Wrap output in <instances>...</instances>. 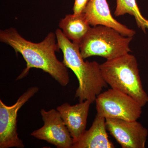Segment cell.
<instances>
[{
    "instance_id": "1",
    "label": "cell",
    "mask_w": 148,
    "mask_h": 148,
    "mask_svg": "<svg viewBox=\"0 0 148 148\" xmlns=\"http://www.w3.org/2000/svg\"><path fill=\"white\" fill-rule=\"evenodd\" d=\"M1 42L10 46L16 53H20L27 63L26 68L16 79L24 78L29 74L30 69H41L47 73L62 86L70 82L68 68L59 61L56 52L60 48L56 42L55 33L50 32L42 41L32 42L23 38L15 28L11 27L0 31Z\"/></svg>"
},
{
    "instance_id": "2",
    "label": "cell",
    "mask_w": 148,
    "mask_h": 148,
    "mask_svg": "<svg viewBox=\"0 0 148 148\" xmlns=\"http://www.w3.org/2000/svg\"><path fill=\"white\" fill-rule=\"evenodd\" d=\"M58 47L63 53V62L76 75L79 86L75 98L79 102L89 101L92 103L108 85L103 79L100 64L96 61H84L81 55L79 45L73 42L65 36L62 30L55 32Z\"/></svg>"
},
{
    "instance_id": "3",
    "label": "cell",
    "mask_w": 148,
    "mask_h": 148,
    "mask_svg": "<svg viewBox=\"0 0 148 148\" xmlns=\"http://www.w3.org/2000/svg\"><path fill=\"white\" fill-rule=\"evenodd\" d=\"M101 75L111 88L133 98L143 107L148 103V95L143 88L135 56L126 53L100 64Z\"/></svg>"
},
{
    "instance_id": "4",
    "label": "cell",
    "mask_w": 148,
    "mask_h": 148,
    "mask_svg": "<svg viewBox=\"0 0 148 148\" xmlns=\"http://www.w3.org/2000/svg\"><path fill=\"white\" fill-rule=\"evenodd\" d=\"M132 39L107 26L90 27L80 44L81 55L84 59L99 56L112 60L131 52L129 45Z\"/></svg>"
},
{
    "instance_id": "5",
    "label": "cell",
    "mask_w": 148,
    "mask_h": 148,
    "mask_svg": "<svg viewBox=\"0 0 148 148\" xmlns=\"http://www.w3.org/2000/svg\"><path fill=\"white\" fill-rule=\"evenodd\" d=\"M97 115L106 119L132 121L140 118L141 106L124 92L110 88L98 95L95 101Z\"/></svg>"
},
{
    "instance_id": "6",
    "label": "cell",
    "mask_w": 148,
    "mask_h": 148,
    "mask_svg": "<svg viewBox=\"0 0 148 148\" xmlns=\"http://www.w3.org/2000/svg\"><path fill=\"white\" fill-rule=\"evenodd\" d=\"M38 90L37 86L29 88L12 106H7L0 100V148L24 147L17 132L18 111Z\"/></svg>"
},
{
    "instance_id": "7",
    "label": "cell",
    "mask_w": 148,
    "mask_h": 148,
    "mask_svg": "<svg viewBox=\"0 0 148 148\" xmlns=\"http://www.w3.org/2000/svg\"><path fill=\"white\" fill-rule=\"evenodd\" d=\"M44 125L31 134L38 140H44L58 148H73L74 141L57 110L40 112Z\"/></svg>"
},
{
    "instance_id": "8",
    "label": "cell",
    "mask_w": 148,
    "mask_h": 148,
    "mask_svg": "<svg viewBox=\"0 0 148 148\" xmlns=\"http://www.w3.org/2000/svg\"><path fill=\"white\" fill-rule=\"evenodd\" d=\"M107 130L123 148H145L147 129L136 121L106 119Z\"/></svg>"
},
{
    "instance_id": "9",
    "label": "cell",
    "mask_w": 148,
    "mask_h": 148,
    "mask_svg": "<svg viewBox=\"0 0 148 148\" xmlns=\"http://www.w3.org/2000/svg\"><path fill=\"white\" fill-rule=\"evenodd\" d=\"M83 13L91 26H107L115 29L125 36L133 37L135 36L134 30L127 28L113 17L107 0H90Z\"/></svg>"
},
{
    "instance_id": "10",
    "label": "cell",
    "mask_w": 148,
    "mask_h": 148,
    "mask_svg": "<svg viewBox=\"0 0 148 148\" xmlns=\"http://www.w3.org/2000/svg\"><path fill=\"white\" fill-rule=\"evenodd\" d=\"M89 101H85L73 106L64 103L56 108L68 128L74 144L80 139L86 130L90 105Z\"/></svg>"
},
{
    "instance_id": "11",
    "label": "cell",
    "mask_w": 148,
    "mask_h": 148,
    "mask_svg": "<svg viewBox=\"0 0 148 148\" xmlns=\"http://www.w3.org/2000/svg\"><path fill=\"white\" fill-rule=\"evenodd\" d=\"M106 119L96 114L91 127L85 130L73 148H114L107 132Z\"/></svg>"
},
{
    "instance_id": "12",
    "label": "cell",
    "mask_w": 148,
    "mask_h": 148,
    "mask_svg": "<svg viewBox=\"0 0 148 148\" xmlns=\"http://www.w3.org/2000/svg\"><path fill=\"white\" fill-rule=\"evenodd\" d=\"M59 27L66 38L79 45L91 27L83 13L67 14L59 22Z\"/></svg>"
},
{
    "instance_id": "13",
    "label": "cell",
    "mask_w": 148,
    "mask_h": 148,
    "mask_svg": "<svg viewBox=\"0 0 148 148\" xmlns=\"http://www.w3.org/2000/svg\"><path fill=\"white\" fill-rule=\"evenodd\" d=\"M116 6L114 12L116 16L126 14L134 16L138 28L145 32L148 30V20L143 17L140 12L136 0H116Z\"/></svg>"
},
{
    "instance_id": "14",
    "label": "cell",
    "mask_w": 148,
    "mask_h": 148,
    "mask_svg": "<svg viewBox=\"0 0 148 148\" xmlns=\"http://www.w3.org/2000/svg\"><path fill=\"white\" fill-rule=\"evenodd\" d=\"M90 0H75L73 11V14H79L83 13Z\"/></svg>"
}]
</instances>
